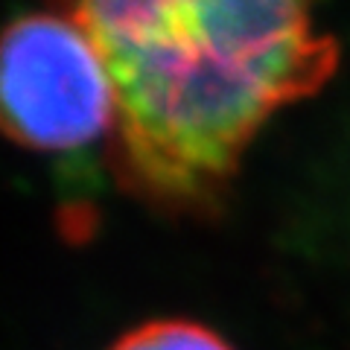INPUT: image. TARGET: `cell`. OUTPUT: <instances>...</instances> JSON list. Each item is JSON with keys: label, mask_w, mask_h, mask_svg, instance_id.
<instances>
[{"label": "cell", "mask_w": 350, "mask_h": 350, "mask_svg": "<svg viewBox=\"0 0 350 350\" xmlns=\"http://www.w3.org/2000/svg\"><path fill=\"white\" fill-rule=\"evenodd\" d=\"M117 91L111 161L123 187L207 211L283 105L330 79L338 44L286 0L82 3Z\"/></svg>", "instance_id": "obj_1"}, {"label": "cell", "mask_w": 350, "mask_h": 350, "mask_svg": "<svg viewBox=\"0 0 350 350\" xmlns=\"http://www.w3.org/2000/svg\"><path fill=\"white\" fill-rule=\"evenodd\" d=\"M117 126L105 56L73 9L0 29V135L36 152H76Z\"/></svg>", "instance_id": "obj_2"}, {"label": "cell", "mask_w": 350, "mask_h": 350, "mask_svg": "<svg viewBox=\"0 0 350 350\" xmlns=\"http://www.w3.org/2000/svg\"><path fill=\"white\" fill-rule=\"evenodd\" d=\"M111 350H234L211 327L190 319L146 321L117 338Z\"/></svg>", "instance_id": "obj_3"}]
</instances>
